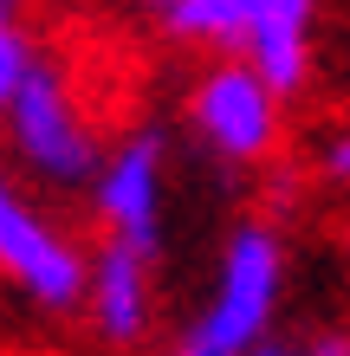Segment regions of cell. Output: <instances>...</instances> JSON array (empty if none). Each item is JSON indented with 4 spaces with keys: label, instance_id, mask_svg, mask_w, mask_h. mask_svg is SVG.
<instances>
[{
    "label": "cell",
    "instance_id": "1",
    "mask_svg": "<svg viewBox=\"0 0 350 356\" xmlns=\"http://www.w3.org/2000/svg\"><path fill=\"white\" fill-rule=\"evenodd\" d=\"M285 291V240L266 220H240L221 246L214 298L201 305L189 343L201 356H246L260 337H273V311Z\"/></svg>",
    "mask_w": 350,
    "mask_h": 356
},
{
    "label": "cell",
    "instance_id": "10",
    "mask_svg": "<svg viewBox=\"0 0 350 356\" xmlns=\"http://www.w3.org/2000/svg\"><path fill=\"white\" fill-rule=\"evenodd\" d=\"M246 356H350V337L344 330H324V337H312L305 350H292V343H273V337H260Z\"/></svg>",
    "mask_w": 350,
    "mask_h": 356
},
{
    "label": "cell",
    "instance_id": "13",
    "mask_svg": "<svg viewBox=\"0 0 350 356\" xmlns=\"http://www.w3.org/2000/svg\"><path fill=\"white\" fill-rule=\"evenodd\" d=\"M175 356H201V350H195V343H182V350H175Z\"/></svg>",
    "mask_w": 350,
    "mask_h": 356
},
{
    "label": "cell",
    "instance_id": "12",
    "mask_svg": "<svg viewBox=\"0 0 350 356\" xmlns=\"http://www.w3.org/2000/svg\"><path fill=\"white\" fill-rule=\"evenodd\" d=\"M169 7H175V0H136V13L150 19V26H162V13H169Z\"/></svg>",
    "mask_w": 350,
    "mask_h": 356
},
{
    "label": "cell",
    "instance_id": "5",
    "mask_svg": "<svg viewBox=\"0 0 350 356\" xmlns=\"http://www.w3.org/2000/svg\"><path fill=\"white\" fill-rule=\"evenodd\" d=\"M162 175H169L162 130H130L117 149H104L97 175L85 181L97 220H104V240L130 246L143 259L162 253Z\"/></svg>",
    "mask_w": 350,
    "mask_h": 356
},
{
    "label": "cell",
    "instance_id": "8",
    "mask_svg": "<svg viewBox=\"0 0 350 356\" xmlns=\"http://www.w3.org/2000/svg\"><path fill=\"white\" fill-rule=\"evenodd\" d=\"M156 33H169L175 46H208V52L234 58V46H240V0H175Z\"/></svg>",
    "mask_w": 350,
    "mask_h": 356
},
{
    "label": "cell",
    "instance_id": "3",
    "mask_svg": "<svg viewBox=\"0 0 350 356\" xmlns=\"http://www.w3.org/2000/svg\"><path fill=\"white\" fill-rule=\"evenodd\" d=\"M189 130L201 136L208 156L234 162V169H253V162H266L279 149L285 97L246 58H221L189 85Z\"/></svg>",
    "mask_w": 350,
    "mask_h": 356
},
{
    "label": "cell",
    "instance_id": "9",
    "mask_svg": "<svg viewBox=\"0 0 350 356\" xmlns=\"http://www.w3.org/2000/svg\"><path fill=\"white\" fill-rule=\"evenodd\" d=\"M33 58H39V52H33L26 26H19L13 0H0V117H7V104H13V91H19V78H26Z\"/></svg>",
    "mask_w": 350,
    "mask_h": 356
},
{
    "label": "cell",
    "instance_id": "6",
    "mask_svg": "<svg viewBox=\"0 0 350 356\" xmlns=\"http://www.w3.org/2000/svg\"><path fill=\"white\" fill-rule=\"evenodd\" d=\"M312 46H318V0H240V46L279 97H299L312 85Z\"/></svg>",
    "mask_w": 350,
    "mask_h": 356
},
{
    "label": "cell",
    "instance_id": "7",
    "mask_svg": "<svg viewBox=\"0 0 350 356\" xmlns=\"http://www.w3.org/2000/svg\"><path fill=\"white\" fill-rule=\"evenodd\" d=\"M150 272H156V259H143L117 240H104L97 259L85 266V311H91L104 343L123 350V343L150 337V318H156V279Z\"/></svg>",
    "mask_w": 350,
    "mask_h": 356
},
{
    "label": "cell",
    "instance_id": "4",
    "mask_svg": "<svg viewBox=\"0 0 350 356\" xmlns=\"http://www.w3.org/2000/svg\"><path fill=\"white\" fill-rule=\"evenodd\" d=\"M85 253L72 234L39 214L19 195V181L0 169V279H13L39 311H78L85 305Z\"/></svg>",
    "mask_w": 350,
    "mask_h": 356
},
{
    "label": "cell",
    "instance_id": "2",
    "mask_svg": "<svg viewBox=\"0 0 350 356\" xmlns=\"http://www.w3.org/2000/svg\"><path fill=\"white\" fill-rule=\"evenodd\" d=\"M0 123H7L13 156L26 162L39 181H52V188H85L97 175V162H104L85 104L72 97L65 72L46 65V58L26 65V78H19V91H13V104H7Z\"/></svg>",
    "mask_w": 350,
    "mask_h": 356
},
{
    "label": "cell",
    "instance_id": "11",
    "mask_svg": "<svg viewBox=\"0 0 350 356\" xmlns=\"http://www.w3.org/2000/svg\"><path fill=\"white\" fill-rule=\"evenodd\" d=\"M318 175L331 181V188H350V130H337V136L318 143Z\"/></svg>",
    "mask_w": 350,
    "mask_h": 356
}]
</instances>
